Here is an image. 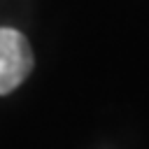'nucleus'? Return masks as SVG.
Wrapping results in <instances>:
<instances>
[{
  "label": "nucleus",
  "instance_id": "nucleus-1",
  "mask_svg": "<svg viewBox=\"0 0 149 149\" xmlns=\"http://www.w3.org/2000/svg\"><path fill=\"white\" fill-rule=\"evenodd\" d=\"M33 70L28 40L14 28H0V95L12 93Z\"/></svg>",
  "mask_w": 149,
  "mask_h": 149
}]
</instances>
